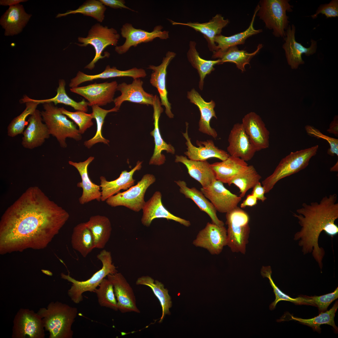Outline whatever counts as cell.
<instances>
[{
  "label": "cell",
  "mask_w": 338,
  "mask_h": 338,
  "mask_svg": "<svg viewBox=\"0 0 338 338\" xmlns=\"http://www.w3.org/2000/svg\"><path fill=\"white\" fill-rule=\"evenodd\" d=\"M69 217L38 187H28L1 217L0 254L45 248Z\"/></svg>",
  "instance_id": "1"
},
{
  "label": "cell",
  "mask_w": 338,
  "mask_h": 338,
  "mask_svg": "<svg viewBox=\"0 0 338 338\" xmlns=\"http://www.w3.org/2000/svg\"><path fill=\"white\" fill-rule=\"evenodd\" d=\"M337 200L336 194L325 196L319 203H303L302 207L296 210L298 214L293 213L301 227L294 234V239L299 241V245L304 254L312 252L320 269L325 253L319 245V236L322 231L331 237L338 233V227L335 223L338 218Z\"/></svg>",
  "instance_id": "2"
},
{
  "label": "cell",
  "mask_w": 338,
  "mask_h": 338,
  "mask_svg": "<svg viewBox=\"0 0 338 338\" xmlns=\"http://www.w3.org/2000/svg\"><path fill=\"white\" fill-rule=\"evenodd\" d=\"M37 313L42 318L49 338H72V325L78 313L77 309L61 302H51L47 308H40Z\"/></svg>",
  "instance_id": "3"
},
{
  "label": "cell",
  "mask_w": 338,
  "mask_h": 338,
  "mask_svg": "<svg viewBox=\"0 0 338 338\" xmlns=\"http://www.w3.org/2000/svg\"><path fill=\"white\" fill-rule=\"evenodd\" d=\"M319 146L291 152L283 158L272 173L262 181L265 193L269 192L276 183L285 177L305 168L310 159L317 153Z\"/></svg>",
  "instance_id": "4"
},
{
  "label": "cell",
  "mask_w": 338,
  "mask_h": 338,
  "mask_svg": "<svg viewBox=\"0 0 338 338\" xmlns=\"http://www.w3.org/2000/svg\"><path fill=\"white\" fill-rule=\"evenodd\" d=\"M97 258L102 264V268L95 273L90 279L84 281H78L71 277L69 274L63 273L61 274L62 279L72 283L70 288L68 291V294L71 300L76 304H79L83 300V294L89 291L94 292L105 277L109 274H114L118 271L112 263L110 252L103 250L98 254Z\"/></svg>",
  "instance_id": "5"
},
{
  "label": "cell",
  "mask_w": 338,
  "mask_h": 338,
  "mask_svg": "<svg viewBox=\"0 0 338 338\" xmlns=\"http://www.w3.org/2000/svg\"><path fill=\"white\" fill-rule=\"evenodd\" d=\"M44 110L41 112L43 121L50 135L54 137L61 147H67V138L77 141L82 139L81 134L73 122L68 120L60 109L52 102L42 104Z\"/></svg>",
  "instance_id": "6"
},
{
  "label": "cell",
  "mask_w": 338,
  "mask_h": 338,
  "mask_svg": "<svg viewBox=\"0 0 338 338\" xmlns=\"http://www.w3.org/2000/svg\"><path fill=\"white\" fill-rule=\"evenodd\" d=\"M287 0H262L256 15L264 22L267 28L272 30L276 37L284 38L289 26L286 12H292L293 6Z\"/></svg>",
  "instance_id": "7"
},
{
  "label": "cell",
  "mask_w": 338,
  "mask_h": 338,
  "mask_svg": "<svg viewBox=\"0 0 338 338\" xmlns=\"http://www.w3.org/2000/svg\"><path fill=\"white\" fill-rule=\"evenodd\" d=\"M227 244L233 252L245 254L250 232L249 217L237 207L226 214Z\"/></svg>",
  "instance_id": "8"
},
{
  "label": "cell",
  "mask_w": 338,
  "mask_h": 338,
  "mask_svg": "<svg viewBox=\"0 0 338 338\" xmlns=\"http://www.w3.org/2000/svg\"><path fill=\"white\" fill-rule=\"evenodd\" d=\"M120 38V35L115 29L109 28L107 26H104L99 23H96L91 27L86 37H78V42L82 44L76 43V44L80 47H86L90 45L93 46L95 51L94 58L84 68L92 70L99 59L109 57V53L107 52L102 56V52L108 46H116Z\"/></svg>",
  "instance_id": "9"
},
{
  "label": "cell",
  "mask_w": 338,
  "mask_h": 338,
  "mask_svg": "<svg viewBox=\"0 0 338 338\" xmlns=\"http://www.w3.org/2000/svg\"><path fill=\"white\" fill-rule=\"evenodd\" d=\"M156 180L154 175H144L137 184L123 192L113 195L105 201L112 207L123 206L136 212L142 210L146 202L144 196L148 188Z\"/></svg>",
  "instance_id": "10"
},
{
  "label": "cell",
  "mask_w": 338,
  "mask_h": 338,
  "mask_svg": "<svg viewBox=\"0 0 338 338\" xmlns=\"http://www.w3.org/2000/svg\"><path fill=\"white\" fill-rule=\"evenodd\" d=\"M44 327L42 318L29 309L21 308L13 321L12 337L44 338Z\"/></svg>",
  "instance_id": "11"
},
{
  "label": "cell",
  "mask_w": 338,
  "mask_h": 338,
  "mask_svg": "<svg viewBox=\"0 0 338 338\" xmlns=\"http://www.w3.org/2000/svg\"><path fill=\"white\" fill-rule=\"evenodd\" d=\"M163 28L161 25H157L150 32L135 28L131 24L126 23L120 29L121 34L125 39V41L122 45L115 46V51L118 54H122L127 52L131 47H136L141 43L151 42L156 38L167 39L169 37V32L162 31Z\"/></svg>",
  "instance_id": "12"
},
{
  "label": "cell",
  "mask_w": 338,
  "mask_h": 338,
  "mask_svg": "<svg viewBox=\"0 0 338 338\" xmlns=\"http://www.w3.org/2000/svg\"><path fill=\"white\" fill-rule=\"evenodd\" d=\"M117 82L95 83L88 85L70 88V91L78 94L87 100L88 106H103L114 100V97L117 90Z\"/></svg>",
  "instance_id": "13"
},
{
  "label": "cell",
  "mask_w": 338,
  "mask_h": 338,
  "mask_svg": "<svg viewBox=\"0 0 338 338\" xmlns=\"http://www.w3.org/2000/svg\"><path fill=\"white\" fill-rule=\"evenodd\" d=\"M200 191L210 201L217 211L228 213L238 207L242 200L240 197L232 193L217 180L208 186L200 188Z\"/></svg>",
  "instance_id": "14"
},
{
  "label": "cell",
  "mask_w": 338,
  "mask_h": 338,
  "mask_svg": "<svg viewBox=\"0 0 338 338\" xmlns=\"http://www.w3.org/2000/svg\"><path fill=\"white\" fill-rule=\"evenodd\" d=\"M193 244L207 249L212 254H218L227 244V230L224 226L208 222L199 231Z\"/></svg>",
  "instance_id": "15"
},
{
  "label": "cell",
  "mask_w": 338,
  "mask_h": 338,
  "mask_svg": "<svg viewBox=\"0 0 338 338\" xmlns=\"http://www.w3.org/2000/svg\"><path fill=\"white\" fill-rule=\"evenodd\" d=\"M295 27L292 24L289 25L285 31L286 36L284 38L285 42L282 47L285 52L287 62L293 69H297L299 65L304 64L302 55L305 54L309 56L314 54L316 51L317 42L311 39V44L309 48H306L295 39Z\"/></svg>",
  "instance_id": "16"
},
{
  "label": "cell",
  "mask_w": 338,
  "mask_h": 338,
  "mask_svg": "<svg viewBox=\"0 0 338 338\" xmlns=\"http://www.w3.org/2000/svg\"><path fill=\"white\" fill-rule=\"evenodd\" d=\"M227 152L230 156L246 161L250 160L257 151L242 124H235L229 133Z\"/></svg>",
  "instance_id": "17"
},
{
  "label": "cell",
  "mask_w": 338,
  "mask_h": 338,
  "mask_svg": "<svg viewBox=\"0 0 338 338\" xmlns=\"http://www.w3.org/2000/svg\"><path fill=\"white\" fill-rule=\"evenodd\" d=\"M186 131L182 133V134L186 140L185 144L187 146V151L184 154L189 159L194 161H205L210 158H216L223 161L230 156L227 152L216 146L212 140L204 141L197 140L196 144L198 147L194 146L188 136V123L186 122Z\"/></svg>",
  "instance_id": "18"
},
{
  "label": "cell",
  "mask_w": 338,
  "mask_h": 338,
  "mask_svg": "<svg viewBox=\"0 0 338 338\" xmlns=\"http://www.w3.org/2000/svg\"><path fill=\"white\" fill-rule=\"evenodd\" d=\"M107 277L113 286L118 310L122 313H140L133 289L123 275L117 272L109 274Z\"/></svg>",
  "instance_id": "19"
},
{
  "label": "cell",
  "mask_w": 338,
  "mask_h": 338,
  "mask_svg": "<svg viewBox=\"0 0 338 338\" xmlns=\"http://www.w3.org/2000/svg\"><path fill=\"white\" fill-rule=\"evenodd\" d=\"M28 124L24 130L21 142L23 146L33 149L41 146L50 134L45 124L43 122L41 112L36 109L29 117Z\"/></svg>",
  "instance_id": "20"
},
{
  "label": "cell",
  "mask_w": 338,
  "mask_h": 338,
  "mask_svg": "<svg viewBox=\"0 0 338 338\" xmlns=\"http://www.w3.org/2000/svg\"><path fill=\"white\" fill-rule=\"evenodd\" d=\"M176 55L175 53L168 51L160 65L157 66L150 65L147 68L153 71L151 74L150 83L157 89L161 105L165 106V113L170 118H173L174 115L171 111V104L168 100V92L166 86V77L168 66Z\"/></svg>",
  "instance_id": "21"
},
{
  "label": "cell",
  "mask_w": 338,
  "mask_h": 338,
  "mask_svg": "<svg viewBox=\"0 0 338 338\" xmlns=\"http://www.w3.org/2000/svg\"><path fill=\"white\" fill-rule=\"evenodd\" d=\"M161 198V193L156 191L146 202L142 209L143 214L141 218V223L144 226L149 227L154 219L158 218L173 220L187 227L190 226L189 221L177 216L169 212L163 206Z\"/></svg>",
  "instance_id": "22"
},
{
  "label": "cell",
  "mask_w": 338,
  "mask_h": 338,
  "mask_svg": "<svg viewBox=\"0 0 338 338\" xmlns=\"http://www.w3.org/2000/svg\"><path fill=\"white\" fill-rule=\"evenodd\" d=\"M143 81L140 78L134 79L131 84L123 82L118 84L117 90L121 95L114 99L115 107L118 110L125 101L152 105L154 95L145 91L143 87Z\"/></svg>",
  "instance_id": "23"
},
{
  "label": "cell",
  "mask_w": 338,
  "mask_h": 338,
  "mask_svg": "<svg viewBox=\"0 0 338 338\" xmlns=\"http://www.w3.org/2000/svg\"><path fill=\"white\" fill-rule=\"evenodd\" d=\"M241 123L257 151L269 148V132L259 115L249 112Z\"/></svg>",
  "instance_id": "24"
},
{
  "label": "cell",
  "mask_w": 338,
  "mask_h": 338,
  "mask_svg": "<svg viewBox=\"0 0 338 338\" xmlns=\"http://www.w3.org/2000/svg\"><path fill=\"white\" fill-rule=\"evenodd\" d=\"M161 105L159 97L156 95H155L152 105L154 110L153 117L154 128L150 134L154 137L155 146L153 155L149 162L150 165L160 166L165 162V156L161 154L163 151H166L167 153L172 154H174L175 152L174 148L171 145L167 143L164 141L160 131L159 120L161 114L163 110Z\"/></svg>",
  "instance_id": "25"
},
{
  "label": "cell",
  "mask_w": 338,
  "mask_h": 338,
  "mask_svg": "<svg viewBox=\"0 0 338 338\" xmlns=\"http://www.w3.org/2000/svg\"><path fill=\"white\" fill-rule=\"evenodd\" d=\"M93 156H90L85 161L79 162L69 161L70 165L75 167L78 171L81 179V182L77 184V187L82 189L81 196L79 198V203L84 205L92 201H101V191L100 185L93 182L88 174V167L94 159Z\"/></svg>",
  "instance_id": "26"
},
{
  "label": "cell",
  "mask_w": 338,
  "mask_h": 338,
  "mask_svg": "<svg viewBox=\"0 0 338 338\" xmlns=\"http://www.w3.org/2000/svg\"><path fill=\"white\" fill-rule=\"evenodd\" d=\"M172 25H180L191 27L203 34L208 42L209 50L213 52L216 50V44L214 42L215 37L221 34L222 29L229 23L228 19H225L221 14H217L208 22L204 23L188 22L182 23L170 20Z\"/></svg>",
  "instance_id": "27"
},
{
  "label": "cell",
  "mask_w": 338,
  "mask_h": 338,
  "mask_svg": "<svg viewBox=\"0 0 338 338\" xmlns=\"http://www.w3.org/2000/svg\"><path fill=\"white\" fill-rule=\"evenodd\" d=\"M187 98L190 102L196 105L198 108L200 113V118L199 122V130L201 132L216 138L217 133L210 125L211 119L213 117L217 118L214 110L215 106V102L212 100L210 102L204 100L199 93L194 89L187 92Z\"/></svg>",
  "instance_id": "28"
},
{
  "label": "cell",
  "mask_w": 338,
  "mask_h": 338,
  "mask_svg": "<svg viewBox=\"0 0 338 338\" xmlns=\"http://www.w3.org/2000/svg\"><path fill=\"white\" fill-rule=\"evenodd\" d=\"M146 76L145 70L142 68L134 67L127 70H121L115 67L111 68L110 65H108L103 72L95 75H88L82 72L78 71L76 76L71 79L69 86L71 88L77 87L83 83L98 79L129 77L134 79L144 78Z\"/></svg>",
  "instance_id": "29"
},
{
  "label": "cell",
  "mask_w": 338,
  "mask_h": 338,
  "mask_svg": "<svg viewBox=\"0 0 338 338\" xmlns=\"http://www.w3.org/2000/svg\"><path fill=\"white\" fill-rule=\"evenodd\" d=\"M142 164V161H138L135 166L130 171H122L119 177L113 181H108L105 177L101 176V201H106L110 197L120 192L121 190H127L133 186L135 180L133 178V175L136 171L141 169Z\"/></svg>",
  "instance_id": "30"
},
{
  "label": "cell",
  "mask_w": 338,
  "mask_h": 338,
  "mask_svg": "<svg viewBox=\"0 0 338 338\" xmlns=\"http://www.w3.org/2000/svg\"><path fill=\"white\" fill-rule=\"evenodd\" d=\"M32 16L25 12L22 5L9 6L2 16L0 23L5 29V36H13L21 32Z\"/></svg>",
  "instance_id": "31"
},
{
  "label": "cell",
  "mask_w": 338,
  "mask_h": 338,
  "mask_svg": "<svg viewBox=\"0 0 338 338\" xmlns=\"http://www.w3.org/2000/svg\"><path fill=\"white\" fill-rule=\"evenodd\" d=\"M210 166L216 180L229 185L233 178L247 169L248 165L241 158L230 156L226 160Z\"/></svg>",
  "instance_id": "32"
},
{
  "label": "cell",
  "mask_w": 338,
  "mask_h": 338,
  "mask_svg": "<svg viewBox=\"0 0 338 338\" xmlns=\"http://www.w3.org/2000/svg\"><path fill=\"white\" fill-rule=\"evenodd\" d=\"M175 157V161L183 164L190 176L198 182L202 187L208 186L216 180L210 164L207 161L192 160L182 155H177Z\"/></svg>",
  "instance_id": "33"
},
{
  "label": "cell",
  "mask_w": 338,
  "mask_h": 338,
  "mask_svg": "<svg viewBox=\"0 0 338 338\" xmlns=\"http://www.w3.org/2000/svg\"><path fill=\"white\" fill-rule=\"evenodd\" d=\"M175 182L179 187L180 192L186 198L193 201L201 211L207 213L213 223L219 226L224 225V223L218 217L217 211L213 205L201 191L194 187H189L183 180H179Z\"/></svg>",
  "instance_id": "34"
},
{
  "label": "cell",
  "mask_w": 338,
  "mask_h": 338,
  "mask_svg": "<svg viewBox=\"0 0 338 338\" xmlns=\"http://www.w3.org/2000/svg\"><path fill=\"white\" fill-rule=\"evenodd\" d=\"M263 46L262 44H259L254 52L249 53L244 50H239L237 46H233L223 51L217 50L213 52L212 58L219 59V64L227 62L234 63L238 69L243 72L245 71V66L249 64L252 58Z\"/></svg>",
  "instance_id": "35"
},
{
  "label": "cell",
  "mask_w": 338,
  "mask_h": 338,
  "mask_svg": "<svg viewBox=\"0 0 338 338\" xmlns=\"http://www.w3.org/2000/svg\"><path fill=\"white\" fill-rule=\"evenodd\" d=\"M86 223L92 234L95 248H103L110 238L112 231L109 218L104 216H92Z\"/></svg>",
  "instance_id": "36"
},
{
  "label": "cell",
  "mask_w": 338,
  "mask_h": 338,
  "mask_svg": "<svg viewBox=\"0 0 338 338\" xmlns=\"http://www.w3.org/2000/svg\"><path fill=\"white\" fill-rule=\"evenodd\" d=\"M259 8V5L258 4L255 9L249 27L245 30L229 36H224L221 34L217 35L214 38V42L216 44L215 51H223L231 47L244 44L248 38L262 32V29H256L253 27L255 18Z\"/></svg>",
  "instance_id": "37"
},
{
  "label": "cell",
  "mask_w": 338,
  "mask_h": 338,
  "mask_svg": "<svg viewBox=\"0 0 338 338\" xmlns=\"http://www.w3.org/2000/svg\"><path fill=\"white\" fill-rule=\"evenodd\" d=\"M71 243L73 248L84 257L95 248L92 234L86 223H79L74 228Z\"/></svg>",
  "instance_id": "38"
},
{
  "label": "cell",
  "mask_w": 338,
  "mask_h": 338,
  "mask_svg": "<svg viewBox=\"0 0 338 338\" xmlns=\"http://www.w3.org/2000/svg\"><path fill=\"white\" fill-rule=\"evenodd\" d=\"M196 43L195 41H190L189 47L187 53V57L189 62L197 71L200 77L199 87L200 90L203 89L204 80L206 76L210 74L215 70L214 66L219 64L220 61L207 60L201 58L196 49Z\"/></svg>",
  "instance_id": "39"
},
{
  "label": "cell",
  "mask_w": 338,
  "mask_h": 338,
  "mask_svg": "<svg viewBox=\"0 0 338 338\" xmlns=\"http://www.w3.org/2000/svg\"><path fill=\"white\" fill-rule=\"evenodd\" d=\"M137 285H144L150 287L154 295L159 300L162 310V315L159 323L162 322L166 315H169V309L172 306V302L170 296L168 294V290L164 288L163 284L158 280H155L151 277L143 276L138 278L136 282Z\"/></svg>",
  "instance_id": "40"
},
{
  "label": "cell",
  "mask_w": 338,
  "mask_h": 338,
  "mask_svg": "<svg viewBox=\"0 0 338 338\" xmlns=\"http://www.w3.org/2000/svg\"><path fill=\"white\" fill-rule=\"evenodd\" d=\"M21 100V103H25V108L21 113L14 118L9 124L7 128V134L10 137H13L23 133L25 126L28 124V121H26L27 118L37 109L39 104L26 95H24Z\"/></svg>",
  "instance_id": "41"
},
{
  "label": "cell",
  "mask_w": 338,
  "mask_h": 338,
  "mask_svg": "<svg viewBox=\"0 0 338 338\" xmlns=\"http://www.w3.org/2000/svg\"><path fill=\"white\" fill-rule=\"evenodd\" d=\"M65 84V82L64 79H60L59 81V86L57 90V93L54 97L45 100H32L39 104L45 102H52L56 105L59 103L62 104L70 106L75 110L85 112H87L88 110V102L83 100L80 102H77L70 98L66 92Z\"/></svg>",
  "instance_id": "42"
},
{
  "label": "cell",
  "mask_w": 338,
  "mask_h": 338,
  "mask_svg": "<svg viewBox=\"0 0 338 338\" xmlns=\"http://www.w3.org/2000/svg\"><path fill=\"white\" fill-rule=\"evenodd\" d=\"M106 9L100 1L89 0L85 1L77 9L67 11L64 13H58L56 18L65 16L70 14L81 13L85 16H90L101 23L104 19L105 13Z\"/></svg>",
  "instance_id": "43"
},
{
  "label": "cell",
  "mask_w": 338,
  "mask_h": 338,
  "mask_svg": "<svg viewBox=\"0 0 338 338\" xmlns=\"http://www.w3.org/2000/svg\"><path fill=\"white\" fill-rule=\"evenodd\" d=\"M261 178L254 166L250 165L245 171L233 178L229 185L233 184L238 187L240 193L239 196L242 198L249 189L260 182Z\"/></svg>",
  "instance_id": "44"
},
{
  "label": "cell",
  "mask_w": 338,
  "mask_h": 338,
  "mask_svg": "<svg viewBox=\"0 0 338 338\" xmlns=\"http://www.w3.org/2000/svg\"><path fill=\"white\" fill-rule=\"evenodd\" d=\"M261 273L263 277L268 278L269 283L273 289L275 294V299L269 306L270 310L274 309L277 303L280 301H289L297 304H306L313 305L310 298L309 297H298L293 298L283 293L275 285L271 277L272 273L271 267L269 266L262 267Z\"/></svg>",
  "instance_id": "45"
},
{
  "label": "cell",
  "mask_w": 338,
  "mask_h": 338,
  "mask_svg": "<svg viewBox=\"0 0 338 338\" xmlns=\"http://www.w3.org/2000/svg\"><path fill=\"white\" fill-rule=\"evenodd\" d=\"M93 118L95 119L97 124V130L94 136L90 139L84 142V145L88 148H90L94 145L98 143H103L109 145L110 141L104 138L102 135V126L105 119L107 114L112 112H117L118 110L115 107L109 110L103 109L99 106L94 105L91 106Z\"/></svg>",
  "instance_id": "46"
},
{
  "label": "cell",
  "mask_w": 338,
  "mask_h": 338,
  "mask_svg": "<svg viewBox=\"0 0 338 338\" xmlns=\"http://www.w3.org/2000/svg\"><path fill=\"white\" fill-rule=\"evenodd\" d=\"M338 308V302L336 301L333 307L329 310L325 312H321L318 316L310 319H303L291 315L290 320L298 321L301 323L312 327L314 330L320 331V325L322 324H327L332 326L336 330L338 328L335 325L334 321L335 313Z\"/></svg>",
  "instance_id": "47"
},
{
  "label": "cell",
  "mask_w": 338,
  "mask_h": 338,
  "mask_svg": "<svg viewBox=\"0 0 338 338\" xmlns=\"http://www.w3.org/2000/svg\"><path fill=\"white\" fill-rule=\"evenodd\" d=\"M99 286L94 292L96 294L99 304L102 307L108 308L115 311L118 310L117 302L112 283L108 279L105 278Z\"/></svg>",
  "instance_id": "48"
},
{
  "label": "cell",
  "mask_w": 338,
  "mask_h": 338,
  "mask_svg": "<svg viewBox=\"0 0 338 338\" xmlns=\"http://www.w3.org/2000/svg\"><path fill=\"white\" fill-rule=\"evenodd\" d=\"M62 114L72 120L78 126L80 134H83L86 130L93 125V119L92 113L87 114L83 111H77L75 112L69 111L64 107L60 108Z\"/></svg>",
  "instance_id": "49"
},
{
  "label": "cell",
  "mask_w": 338,
  "mask_h": 338,
  "mask_svg": "<svg viewBox=\"0 0 338 338\" xmlns=\"http://www.w3.org/2000/svg\"><path fill=\"white\" fill-rule=\"evenodd\" d=\"M305 129L308 135L318 139H323L329 143L330 146V148L327 150V154L331 156L336 155L338 156V139L324 135L320 132L319 130L309 125H306L305 127Z\"/></svg>",
  "instance_id": "50"
},
{
  "label": "cell",
  "mask_w": 338,
  "mask_h": 338,
  "mask_svg": "<svg viewBox=\"0 0 338 338\" xmlns=\"http://www.w3.org/2000/svg\"><path fill=\"white\" fill-rule=\"evenodd\" d=\"M314 305L322 312L325 311L330 304L338 298V288L332 293L320 296L309 297Z\"/></svg>",
  "instance_id": "51"
},
{
  "label": "cell",
  "mask_w": 338,
  "mask_h": 338,
  "mask_svg": "<svg viewBox=\"0 0 338 338\" xmlns=\"http://www.w3.org/2000/svg\"><path fill=\"white\" fill-rule=\"evenodd\" d=\"M325 15L326 18L338 17V0H332L329 3L320 5L316 13L311 16L313 19L316 18L319 14Z\"/></svg>",
  "instance_id": "52"
},
{
  "label": "cell",
  "mask_w": 338,
  "mask_h": 338,
  "mask_svg": "<svg viewBox=\"0 0 338 338\" xmlns=\"http://www.w3.org/2000/svg\"><path fill=\"white\" fill-rule=\"evenodd\" d=\"M105 6L114 9L124 8L135 11L125 5V2L123 0H100Z\"/></svg>",
  "instance_id": "53"
},
{
  "label": "cell",
  "mask_w": 338,
  "mask_h": 338,
  "mask_svg": "<svg viewBox=\"0 0 338 338\" xmlns=\"http://www.w3.org/2000/svg\"><path fill=\"white\" fill-rule=\"evenodd\" d=\"M257 199L262 202H264L267 199L265 196V191L264 188L260 182L257 184L253 188L251 193Z\"/></svg>",
  "instance_id": "54"
},
{
  "label": "cell",
  "mask_w": 338,
  "mask_h": 338,
  "mask_svg": "<svg viewBox=\"0 0 338 338\" xmlns=\"http://www.w3.org/2000/svg\"><path fill=\"white\" fill-rule=\"evenodd\" d=\"M258 199L251 194L248 195L246 198L243 201L240 205L241 208H245L246 207H253L257 203Z\"/></svg>",
  "instance_id": "55"
},
{
  "label": "cell",
  "mask_w": 338,
  "mask_h": 338,
  "mask_svg": "<svg viewBox=\"0 0 338 338\" xmlns=\"http://www.w3.org/2000/svg\"><path fill=\"white\" fill-rule=\"evenodd\" d=\"M329 133L333 134L336 136H338V116L336 115L334 118L333 120L330 124L329 128L327 130Z\"/></svg>",
  "instance_id": "56"
},
{
  "label": "cell",
  "mask_w": 338,
  "mask_h": 338,
  "mask_svg": "<svg viewBox=\"0 0 338 338\" xmlns=\"http://www.w3.org/2000/svg\"><path fill=\"white\" fill-rule=\"evenodd\" d=\"M28 0H0V4L3 6H9L16 5L20 2H26Z\"/></svg>",
  "instance_id": "57"
},
{
  "label": "cell",
  "mask_w": 338,
  "mask_h": 338,
  "mask_svg": "<svg viewBox=\"0 0 338 338\" xmlns=\"http://www.w3.org/2000/svg\"><path fill=\"white\" fill-rule=\"evenodd\" d=\"M338 161L335 164L331 167L330 169V171L331 172H338Z\"/></svg>",
  "instance_id": "58"
},
{
  "label": "cell",
  "mask_w": 338,
  "mask_h": 338,
  "mask_svg": "<svg viewBox=\"0 0 338 338\" xmlns=\"http://www.w3.org/2000/svg\"><path fill=\"white\" fill-rule=\"evenodd\" d=\"M42 271L44 273L46 274H47L48 275H50V276H52V273L50 272L49 271L47 270H42Z\"/></svg>",
  "instance_id": "59"
}]
</instances>
